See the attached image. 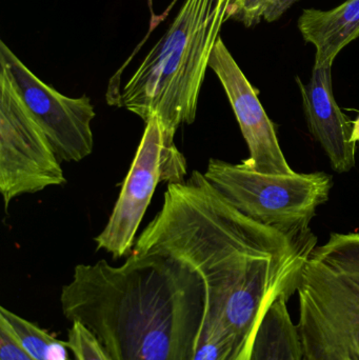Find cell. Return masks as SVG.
Instances as JSON below:
<instances>
[{"mask_svg":"<svg viewBox=\"0 0 359 360\" xmlns=\"http://www.w3.org/2000/svg\"><path fill=\"white\" fill-rule=\"evenodd\" d=\"M316 243L312 232L287 234L250 219L194 171L168 184L164 205L134 252H162L188 262L204 281V321L242 342L276 298L296 293Z\"/></svg>","mask_w":359,"mask_h":360,"instance_id":"1","label":"cell"},{"mask_svg":"<svg viewBox=\"0 0 359 360\" xmlns=\"http://www.w3.org/2000/svg\"><path fill=\"white\" fill-rule=\"evenodd\" d=\"M63 316L86 326L112 360H193L207 300L185 260L132 252L119 266L78 264L60 293Z\"/></svg>","mask_w":359,"mask_h":360,"instance_id":"2","label":"cell"},{"mask_svg":"<svg viewBox=\"0 0 359 360\" xmlns=\"http://www.w3.org/2000/svg\"><path fill=\"white\" fill-rule=\"evenodd\" d=\"M230 0H185L157 44L145 55L118 98L147 124L157 116L174 146L183 124L195 122L211 53L227 21Z\"/></svg>","mask_w":359,"mask_h":360,"instance_id":"3","label":"cell"},{"mask_svg":"<svg viewBox=\"0 0 359 360\" xmlns=\"http://www.w3.org/2000/svg\"><path fill=\"white\" fill-rule=\"evenodd\" d=\"M305 360H359V233H331L305 262L296 290Z\"/></svg>","mask_w":359,"mask_h":360,"instance_id":"4","label":"cell"},{"mask_svg":"<svg viewBox=\"0 0 359 360\" xmlns=\"http://www.w3.org/2000/svg\"><path fill=\"white\" fill-rule=\"evenodd\" d=\"M204 177L247 217L287 234L311 233L310 222L333 186L325 172L267 174L248 166L210 160Z\"/></svg>","mask_w":359,"mask_h":360,"instance_id":"5","label":"cell"},{"mask_svg":"<svg viewBox=\"0 0 359 360\" xmlns=\"http://www.w3.org/2000/svg\"><path fill=\"white\" fill-rule=\"evenodd\" d=\"M67 182L44 131L0 63V192L4 210L15 197Z\"/></svg>","mask_w":359,"mask_h":360,"instance_id":"6","label":"cell"},{"mask_svg":"<svg viewBox=\"0 0 359 360\" xmlns=\"http://www.w3.org/2000/svg\"><path fill=\"white\" fill-rule=\"evenodd\" d=\"M187 160L176 146L164 141L157 116L145 124L136 155L122 186L107 226L95 238L97 250L111 253L114 259L130 256L135 235L159 182L185 181Z\"/></svg>","mask_w":359,"mask_h":360,"instance_id":"7","label":"cell"},{"mask_svg":"<svg viewBox=\"0 0 359 360\" xmlns=\"http://www.w3.org/2000/svg\"><path fill=\"white\" fill-rule=\"evenodd\" d=\"M0 63L10 71L27 109L46 133L60 162H78L93 151L94 105L86 95L65 96L37 77L0 40Z\"/></svg>","mask_w":359,"mask_h":360,"instance_id":"8","label":"cell"},{"mask_svg":"<svg viewBox=\"0 0 359 360\" xmlns=\"http://www.w3.org/2000/svg\"><path fill=\"white\" fill-rule=\"evenodd\" d=\"M209 68L218 77L248 146L250 158L242 162L267 174L295 173L278 143L275 126L259 101V91L249 82L221 36L211 53Z\"/></svg>","mask_w":359,"mask_h":360,"instance_id":"9","label":"cell"},{"mask_svg":"<svg viewBox=\"0 0 359 360\" xmlns=\"http://www.w3.org/2000/svg\"><path fill=\"white\" fill-rule=\"evenodd\" d=\"M296 84L309 132L320 143L335 172H350L356 164V146L351 141V120L335 99L332 67L313 68L309 82L303 84L296 77Z\"/></svg>","mask_w":359,"mask_h":360,"instance_id":"10","label":"cell"},{"mask_svg":"<svg viewBox=\"0 0 359 360\" xmlns=\"http://www.w3.org/2000/svg\"><path fill=\"white\" fill-rule=\"evenodd\" d=\"M299 30L315 48L313 68L332 67L341 50L359 38V0H347L328 11L306 8Z\"/></svg>","mask_w":359,"mask_h":360,"instance_id":"11","label":"cell"},{"mask_svg":"<svg viewBox=\"0 0 359 360\" xmlns=\"http://www.w3.org/2000/svg\"><path fill=\"white\" fill-rule=\"evenodd\" d=\"M289 298H276L255 338L251 360H305L296 323L289 313Z\"/></svg>","mask_w":359,"mask_h":360,"instance_id":"12","label":"cell"},{"mask_svg":"<svg viewBox=\"0 0 359 360\" xmlns=\"http://www.w3.org/2000/svg\"><path fill=\"white\" fill-rule=\"evenodd\" d=\"M0 328L34 360H73L70 359L67 342L4 307L0 308Z\"/></svg>","mask_w":359,"mask_h":360,"instance_id":"13","label":"cell"},{"mask_svg":"<svg viewBox=\"0 0 359 360\" xmlns=\"http://www.w3.org/2000/svg\"><path fill=\"white\" fill-rule=\"evenodd\" d=\"M242 342L223 328L204 321L200 347L193 360H231Z\"/></svg>","mask_w":359,"mask_h":360,"instance_id":"14","label":"cell"},{"mask_svg":"<svg viewBox=\"0 0 359 360\" xmlns=\"http://www.w3.org/2000/svg\"><path fill=\"white\" fill-rule=\"evenodd\" d=\"M65 342L73 360H112L96 336L78 321L71 323Z\"/></svg>","mask_w":359,"mask_h":360,"instance_id":"15","label":"cell"},{"mask_svg":"<svg viewBox=\"0 0 359 360\" xmlns=\"http://www.w3.org/2000/svg\"><path fill=\"white\" fill-rule=\"evenodd\" d=\"M0 360H34L21 350L12 336L0 328Z\"/></svg>","mask_w":359,"mask_h":360,"instance_id":"16","label":"cell"},{"mask_svg":"<svg viewBox=\"0 0 359 360\" xmlns=\"http://www.w3.org/2000/svg\"><path fill=\"white\" fill-rule=\"evenodd\" d=\"M296 1L299 0H266L263 18L268 22H273L280 19Z\"/></svg>","mask_w":359,"mask_h":360,"instance_id":"17","label":"cell"},{"mask_svg":"<svg viewBox=\"0 0 359 360\" xmlns=\"http://www.w3.org/2000/svg\"><path fill=\"white\" fill-rule=\"evenodd\" d=\"M259 326H257V327L249 334L248 338L244 340V342H242V346L236 351L235 354H234L231 360H251V359H252L253 347H254L255 338H256Z\"/></svg>","mask_w":359,"mask_h":360,"instance_id":"18","label":"cell"},{"mask_svg":"<svg viewBox=\"0 0 359 360\" xmlns=\"http://www.w3.org/2000/svg\"><path fill=\"white\" fill-rule=\"evenodd\" d=\"M148 4H149L150 11H151L152 14L151 25L157 27V25H159V22H162V21L164 20V18H166L167 13H164V14H162V16H157V15H156L153 11V1H152V0H148Z\"/></svg>","mask_w":359,"mask_h":360,"instance_id":"19","label":"cell"},{"mask_svg":"<svg viewBox=\"0 0 359 360\" xmlns=\"http://www.w3.org/2000/svg\"><path fill=\"white\" fill-rule=\"evenodd\" d=\"M352 143H356L359 141V115L354 122H352Z\"/></svg>","mask_w":359,"mask_h":360,"instance_id":"20","label":"cell"},{"mask_svg":"<svg viewBox=\"0 0 359 360\" xmlns=\"http://www.w3.org/2000/svg\"><path fill=\"white\" fill-rule=\"evenodd\" d=\"M231 1H232V0H230V2H231Z\"/></svg>","mask_w":359,"mask_h":360,"instance_id":"21","label":"cell"}]
</instances>
